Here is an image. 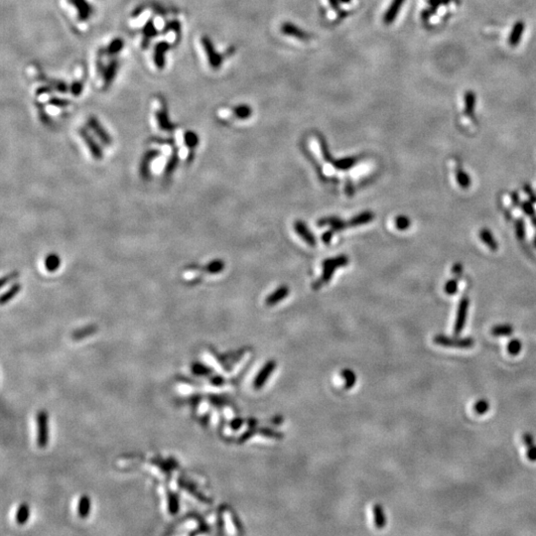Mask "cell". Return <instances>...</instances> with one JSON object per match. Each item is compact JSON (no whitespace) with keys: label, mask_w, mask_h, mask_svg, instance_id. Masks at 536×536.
Returning a JSON list of instances; mask_svg holds the SVG:
<instances>
[{"label":"cell","mask_w":536,"mask_h":536,"mask_svg":"<svg viewBox=\"0 0 536 536\" xmlns=\"http://www.w3.org/2000/svg\"><path fill=\"white\" fill-rule=\"evenodd\" d=\"M92 509V503L89 496H81L77 505V512L80 519H87L90 517Z\"/></svg>","instance_id":"14"},{"label":"cell","mask_w":536,"mask_h":536,"mask_svg":"<svg viewBox=\"0 0 536 536\" xmlns=\"http://www.w3.org/2000/svg\"><path fill=\"white\" fill-rule=\"evenodd\" d=\"M150 111L152 114V120L158 130L170 131L175 127L170 121L168 105L163 96L155 95L151 98Z\"/></svg>","instance_id":"4"},{"label":"cell","mask_w":536,"mask_h":536,"mask_svg":"<svg viewBox=\"0 0 536 536\" xmlns=\"http://www.w3.org/2000/svg\"><path fill=\"white\" fill-rule=\"evenodd\" d=\"M395 226L397 230L399 231H405V230H408L409 229L410 224H411V221L409 219L405 216H398L395 218Z\"/></svg>","instance_id":"25"},{"label":"cell","mask_w":536,"mask_h":536,"mask_svg":"<svg viewBox=\"0 0 536 536\" xmlns=\"http://www.w3.org/2000/svg\"><path fill=\"white\" fill-rule=\"evenodd\" d=\"M125 48V40L115 36L95 50L91 65V74L98 91H109L117 78Z\"/></svg>","instance_id":"2"},{"label":"cell","mask_w":536,"mask_h":536,"mask_svg":"<svg viewBox=\"0 0 536 536\" xmlns=\"http://www.w3.org/2000/svg\"><path fill=\"white\" fill-rule=\"evenodd\" d=\"M347 263H348V258H347V256H346V255H340V256H337L335 258H330V259L325 260L323 262L322 276L312 285L313 289L318 290L321 287H323L324 285L329 283V281L331 280L335 271L338 268L346 266V265H347Z\"/></svg>","instance_id":"6"},{"label":"cell","mask_w":536,"mask_h":536,"mask_svg":"<svg viewBox=\"0 0 536 536\" xmlns=\"http://www.w3.org/2000/svg\"><path fill=\"white\" fill-rule=\"evenodd\" d=\"M489 409V401L487 399H480L479 401H477L473 405V411L475 413L479 414V415H484L486 414Z\"/></svg>","instance_id":"24"},{"label":"cell","mask_w":536,"mask_h":536,"mask_svg":"<svg viewBox=\"0 0 536 536\" xmlns=\"http://www.w3.org/2000/svg\"><path fill=\"white\" fill-rule=\"evenodd\" d=\"M531 221H532V223H533V224L535 225L536 228V216H533V217H531Z\"/></svg>","instance_id":"37"},{"label":"cell","mask_w":536,"mask_h":536,"mask_svg":"<svg viewBox=\"0 0 536 536\" xmlns=\"http://www.w3.org/2000/svg\"><path fill=\"white\" fill-rule=\"evenodd\" d=\"M403 1L404 0H394L393 1L390 7L387 9L385 15L383 17L385 24H390V23L394 22L395 17L398 14V12H399V10L401 8V5H402Z\"/></svg>","instance_id":"18"},{"label":"cell","mask_w":536,"mask_h":536,"mask_svg":"<svg viewBox=\"0 0 536 536\" xmlns=\"http://www.w3.org/2000/svg\"><path fill=\"white\" fill-rule=\"evenodd\" d=\"M444 291L448 295H455L458 291L457 279H451L444 286Z\"/></svg>","instance_id":"27"},{"label":"cell","mask_w":536,"mask_h":536,"mask_svg":"<svg viewBox=\"0 0 536 536\" xmlns=\"http://www.w3.org/2000/svg\"><path fill=\"white\" fill-rule=\"evenodd\" d=\"M329 3H330V5H331V7L334 10L338 11V14H339L340 17H344V16L346 15V13H343L344 11L339 10V0H329Z\"/></svg>","instance_id":"31"},{"label":"cell","mask_w":536,"mask_h":536,"mask_svg":"<svg viewBox=\"0 0 536 536\" xmlns=\"http://www.w3.org/2000/svg\"><path fill=\"white\" fill-rule=\"evenodd\" d=\"M452 272L454 274H456L458 276H460L462 274V265L460 264H456L454 267L452 268Z\"/></svg>","instance_id":"35"},{"label":"cell","mask_w":536,"mask_h":536,"mask_svg":"<svg viewBox=\"0 0 536 536\" xmlns=\"http://www.w3.org/2000/svg\"><path fill=\"white\" fill-rule=\"evenodd\" d=\"M374 218H375V215L372 212H363L347 222L342 221L338 218H324L318 221V224L321 226L330 225L332 232L335 233L337 231H343L347 228H354V226L368 223L374 220Z\"/></svg>","instance_id":"5"},{"label":"cell","mask_w":536,"mask_h":536,"mask_svg":"<svg viewBox=\"0 0 536 536\" xmlns=\"http://www.w3.org/2000/svg\"><path fill=\"white\" fill-rule=\"evenodd\" d=\"M192 372L196 376H205V375L208 376L210 374L209 368L201 363H194L192 366Z\"/></svg>","instance_id":"29"},{"label":"cell","mask_w":536,"mask_h":536,"mask_svg":"<svg viewBox=\"0 0 536 536\" xmlns=\"http://www.w3.org/2000/svg\"><path fill=\"white\" fill-rule=\"evenodd\" d=\"M233 112H234V115L237 118H239V119H245V118H249L252 115V110L248 106L237 107L233 111Z\"/></svg>","instance_id":"23"},{"label":"cell","mask_w":536,"mask_h":536,"mask_svg":"<svg viewBox=\"0 0 536 536\" xmlns=\"http://www.w3.org/2000/svg\"><path fill=\"white\" fill-rule=\"evenodd\" d=\"M36 442L38 447L45 448L49 443V418L46 411L37 413L36 417Z\"/></svg>","instance_id":"8"},{"label":"cell","mask_w":536,"mask_h":536,"mask_svg":"<svg viewBox=\"0 0 536 536\" xmlns=\"http://www.w3.org/2000/svg\"><path fill=\"white\" fill-rule=\"evenodd\" d=\"M30 519V508L27 504H21L18 506L15 513V521L18 525L26 524Z\"/></svg>","instance_id":"17"},{"label":"cell","mask_w":536,"mask_h":536,"mask_svg":"<svg viewBox=\"0 0 536 536\" xmlns=\"http://www.w3.org/2000/svg\"><path fill=\"white\" fill-rule=\"evenodd\" d=\"M275 368V363L273 361L271 362H268L263 368H261V370L258 373V375L256 376V379L253 381V386L254 388L256 389H259L261 388L264 383L266 382V380L268 379V377L272 374V372L274 370Z\"/></svg>","instance_id":"11"},{"label":"cell","mask_w":536,"mask_h":536,"mask_svg":"<svg viewBox=\"0 0 536 536\" xmlns=\"http://www.w3.org/2000/svg\"><path fill=\"white\" fill-rule=\"evenodd\" d=\"M533 203L531 202H523L521 203V209L523 211V213L529 217H533L535 216V209L532 205Z\"/></svg>","instance_id":"30"},{"label":"cell","mask_w":536,"mask_h":536,"mask_svg":"<svg viewBox=\"0 0 536 536\" xmlns=\"http://www.w3.org/2000/svg\"><path fill=\"white\" fill-rule=\"evenodd\" d=\"M342 1H343V2H345V3H346V2H348V1H349V0H342Z\"/></svg>","instance_id":"38"},{"label":"cell","mask_w":536,"mask_h":536,"mask_svg":"<svg viewBox=\"0 0 536 536\" xmlns=\"http://www.w3.org/2000/svg\"><path fill=\"white\" fill-rule=\"evenodd\" d=\"M521 347H522V345H521V341L518 339H514L508 343L507 351L511 356H518L521 353Z\"/></svg>","instance_id":"26"},{"label":"cell","mask_w":536,"mask_h":536,"mask_svg":"<svg viewBox=\"0 0 536 536\" xmlns=\"http://www.w3.org/2000/svg\"><path fill=\"white\" fill-rule=\"evenodd\" d=\"M433 342L442 347L455 348H471L475 345V340L473 338H452L445 335H436L433 339Z\"/></svg>","instance_id":"9"},{"label":"cell","mask_w":536,"mask_h":536,"mask_svg":"<svg viewBox=\"0 0 536 536\" xmlns=\"http://www.w3.org/2000/svg\"><path fill=\"white\" fill-rule=\"evenodd\" d=\"M374 513H375V521H376L377 527L382 528L386 523V519H385V514H384L382 506L376 505L374 508Z\"/></svg>","instance_id":"21"},{"label":"cell","mask_w":536,"mask_h":536,"mask_svg":"<svg viewBox=\"0 0 536 536\" xmlns=\"http://www.w3.org/2000/svg\"><path fill=\"white\" fill-rule=\"evenodd\" d=\"M57 261H58L57 257H55V256H53V257H49V259H48L47 261V267L49 268L50 270H54L55 268L58 266Z\"/></svg>","instance_id":"32"},{"label":"cell","mask_w":536,"mask_h":536,"mask_svg":"<svg viewBox=\"0 0 536 536\" xmlns=\"http://www.w3.org/2000/svg\"><path fill=\"white\" fill-rule=\"evenodd\" d=\"M522 441L525 444V446L527 447V458L529 461L531 462H536V444L534 443V438L533 436L526 432V433H523L522 435Z\"/></svg>","instance_id":"16"},{"label":"cell","mask_w":536,"mask_h":536,"mask_svg":"<svg viewBox=\"0 0 536 536\" xmlns=\"http://www.w3.org/2000/svg\"><path fill=\"white\" fill-rule=\"evenodd\" d=\"M480 237L482 241L489 248L491 252H496L499 249V244L496 240V238L491 235V233L487 229H483L480 232Z\"/></svg>","instance_id":"19"},{"label":"cell","mask_w":536,"mask_h":536,"mask_svg":"<svg viewBox=\"0 0 536 536\" xmlns=\"http://www.w3.org/2000/svg\"><path fill=\"white\" fill-rule=\"evenodd\" d=\"M294 229L296 233L302 237L306 243H308L310 246H314L316 244V239L313 234L310 232V230L307 228L306 223L303 221H297L294 224Z\"/></svg>","instance_id":"13"},{"label":"cell","mask_w":536,"mask_h":536,"mask_svg":"<svg viewBox=\"0 0 536 536\" xmlns=\"http://www.w3.org/2000/svg\"><path fill=\"white\" fill-rule=\"evenodd\" d=\"M288 294H289V288L287 286H281L268 296L265 300V303L267 306H273V305L279 303L280 301H282L285 297H287Z\"/></svg>","instance_id":"15"},{"label":"cell","mask_w":536,"mask_h":536,"mask_svg":"<svg viewBox=\"0 0 536 536\" xmlns=\"http://www.w3.org/2000/svg\"><path fill=\"white\" fill-rule=\"evenodd\" d=\"M469 305H470V300L468 299V298H463L459 303L456 323H455V327H454V333L457 336L463 332L464 327L466 325Z\"/></svg>","instance_id":"10"},{"label":"cell","mask_w":536,"mask_h":536,"mask_svg":"<svg viewBox=\"0 0 536 536\" xmlns=\"http://www.w3.org/2000/svg\"><path fill=\"white\" fill-rule=\"evenodd\" d=\"M333 236H334V232H332V231H329V232L325 233V234L323 235V240H324V242H325L326 244H329V243L331 242Z\"/></svg>","instance_id":"33"},{"label":"cell","mask_w":536,"mask_h":536,"mask_svg":"<svg viewBox=\"0 0 536 536\" xmlns=\"http://www.w3.org/2000/svg\"><path fill=\"white\" fill-rule=\"evenodd\" d=\"M281 31L283 32V34L285 35H288V36H291V37H295L299 40H303V41H307L311 38V36L307 33V32L304 31V30H301L297 26L291 24V23H284L282 25V28H281Z\"/></svg>","instance_id":"12"},{"label":"cell","mask_w":536,"mask_h":536,"mask_svg":"<svg viewBox=\"0 0 536 536\" xmlns=\"http://www.w3.org/2000/svg\"><path fill=\"white\" fill-rule=\"evenodd\" d=\"M491 335L496 337L500 336H510L513 333V328L511 325H499L491 329Z\"/></svg>","instance_id":"20"},{"label":"cell","mask_w":536,"mask_h":536,"mask_svg":"<svg viewBox=\"0 0 536 536\" xmlns=\"http://www.w3.org/2000/svg\"><path fill=\"white\" fill-rule=\"evenodd\" d=\"M511 198H512V202H513L514 205H520V197H519V194H518V193H513L512 196H511Z\"/></svg>","instance_id":"36"},{"label":"cell","mask_w":536,"mask_h":536,"mask_svg":"<svg viewBox=\"0 0 536 536\" xmlns=\"http://www.w3.org/2000/svg\"><path fill=\"white\" fill-rule=\"evenodd\" d=\"M456 179H457L458 184L461 186V188L468 189L470 187V185H471V178L465 171L458 170L457 174H456Z\"/></svg>","instance_id":"22"},{"label":"cell","mask_w":536,"mask_h":536,"mask_svg":"<svg viewBox=\"0 0 536 536\" xmlns=\"http://www.w3.org/2000/svg\"><path fill=\"white\" fill-rule=\"evenodd\" d=\"M524 190H525V192H526V193H527V194H528V195H529V197H530V198H531V200H532V203H535V202H536L535 195H534V193H533V191H532V190H531V188H530V187H529V186H528V185H526V186H525V187H524Z\"/></svg>","instance_id":"34"},{"label":"cell","mask_w":536,"mask_h":536,"mask_svg":"<svg viewBox=\"0 0 536 536\" xmlns=\"http://www.w3.org/2000/svg\"><path fill=\"white\" fill-rule=\"evenodd\" d=\"M176 11L158 3H144L135 7L127 19V26L139 50L166 41L177 47L183 39V22Z\"/></svg>","instance_id":"1"},{"label":"cell","mask_w":536,"mask_h":536,"mask_svg":"<svg viewBox=\"0 0 536 536\" xmlns=\"http://www.w3.org/2000/svg\"><path fill=\"white\" fill-rule=\"evenodd\" d=\"M534 244H535V246H536V236H535V237H534Z\"/></svg>","instance_id":"39"},{"label":"cell","mask_w":536,"mask_h":536,"mask_svg":"<svg viewBox=\"0 0 536 536\" xmlns=\"http://www.w3.org/2000/svg\"><path fill=\"white\" fill-rule=\"evenodd\" d=\"M516 234L520 240L525 238V224L521 219H519L516 221Z\"/></svg>","instance_id":"28"},{"label":"cell","mask_w":536,"mask_h":536,"mask_svg":"<svg viewBox=\"0 0 536 536\" xmlns=\"http://www.w3.org/2000/svg\"><path fill=\"white\" fill-rule=\"evenodd\" d=\"M200 46L205 56V62L209 67L213 70L220 69L221 63L223 62V55L216 51L213 42L208 36H203L200 38Z\"/></svg>","instance_id":"7"},{"label":"cell","mask_w":536,"mask_h":536,"mask_svg":"<svg viewBox=\"0 0 536 536\" xmlns=\"http://www.w3.org/2000/svg\"><path fill=\"white\" fill-rule=\"evenodd\" d=\"M61 7L75 31L85 33L90 29L96 12L92 0H61Z\"/></svg>","instance_id":"3"}]
</instances>
